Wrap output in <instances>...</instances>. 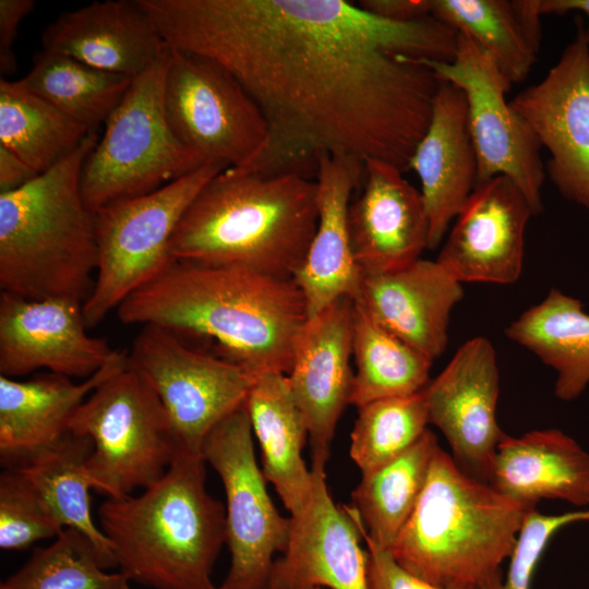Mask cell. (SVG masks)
<instances>
[{"label":"cell","instance_id":"1","mask_svg":"<svg viewBox=\"0 0 589 589\" xmlns=\"http://www.w3.org/2000/svg\"><path fill=\"white\" fill-rule=\"evenodd\" d=\"M164 41L227 69L267 123L247 170L315 179L345 154L409 170L458 33L435 17L399 23L345 0H139Z\"/></svg>","mask_w":589,"mask_h":589},{"label":"cell","instance_id":"2","mask_svg":"<svg viewBox=\"0 0 589 589\" xmlns=\"http://www.w3.org/2000/svg\"><path fill=\"white\" fill-rule=\"evenodd\" d=\"M117 311L124 324L214 339L221 358L253 377L288 374L297 336L308 318L293 279L180 260L132 292Z\"/></svg>","mask_w":589,"mask_h":589},{"label":"cell","instance_id":"3","mask_svg":"<svg viewBox=\"0 0 589 589\" xmlns=\"http://www.w3.org/2000/svg\"><path fill=\"white\" fill-rule=\"evenodd\" d=\"M317 219L315 179L228 167L191 202L173 233L170 253L175 260L293 279Z\"/></svg>","mask_w":589,"mask_h":589},{"label":"cell","instance_id":"4","mask_svg":"<svg viewBox=\"0 0 589 589\" xmlns=\"http://www.w3.org/2000/svg\"><path fill=\"white\" fill-rule=\"evenodd\" d=\"M119 572L152 589H217L212 570L226 543V507L206 489L203 457L177 455L136 496L98 508Z\"/></svg>","mask_w":589,"mask_h":589},{"label":"cell","instance_id":"5","mask_svg":"<svg viewBox=\"0 0 589 589\" xmlns=\"http://www.w3.org/2000/svg\"><path fill=\"white\" fill-rule=\"evenodd\" d=\"M96 131L50 169L0 193V287L26 299H88L98 268L95 213L81 192Z\"/></svg>","mask_w":589,"mask_h":589},{"label":"cell","instance_id":"6","mask_svg":"<svg viewBox=\"0 0 589 589\" xmlns=\"http://www.w3.org/2000/svg\"><path fill=\"white\" fill-rule=\"evenodd\" d=\"M529 508L464 472L438 447L420 497L389 550L414 576L481 589L503 576Z\"/></svg>","mask_w":589,"mask_h":589},{"label":"cell","instance_id":"7","mask_svg":"<svg viewBox=\"0 0 589 589\" xmlns=\"http://www.w3.org/2000/svg\"><path fill=\"white\" fill-rule=\"evenodd\" d=\"M170 57L167 45L147 70L133 77L83 164L81 192L93 213L156 191L206 164L177 139L167 120Z\"/></svg>","mask_w":589,"mask_h":589},{"label":"cell","instance_id":"8","mask_svg":"<svg viewBox=\"0 0 589 589\" xmlns=\"http://www.w3.org/2000/svg\"><path fill=\"white\" fill-rule=\"evenodd\" d=\"M69 431L88 436L93 489L121 498L159 480L178 455L157 394L125 365L98 385L77 408Z\"/></svg>","mask_w":589,"mask_h":589},{"label":"cell","instance_id":"9","mask_svg":"<svg viewBox=\"0 0 589 589\" xmlns=\"http://www.w3.org/2000/svg\"><path fill=\"white\" fill-rule=\"evenodd\" d=\"M225 168L206 163L156 191L95 212L98 268L83 304L87 328L99 324L175 260L170 243L179 221L202 188Z\"/></svg>","mask_w":589,"mask_h":589},{"label":"cell","instance_id":"10","mask_svg":"<svg viewBox=\"0 0 589 589\" xmlns=\"http://www.w3.org/2000/svg\"><path fill=\"white\" fill-rule=\"evenodd\" d=\"M127 365L154 389L178 455L202 457L208 433L247 400L254 377L240 365L189 346L176 332L143 325Z\"/></svg>","mask_w":589,"mask_h":589},{"label":"cell","instance_id":"11","mask_svg":"<svg viewBox=\"0 0 589 589\" xmlns=\"http://www.w3.org/2000/svg\"><path fill=\"white\" fill-rule=\"evenodd\" d=\"M245 402L220 421L202 446L226 494L230 566L217 589H271L275 555L289 543L292 519L275 507L259 468Z\"/></svg>","mask_w":589,"mask_h":589},{"label":"cell","instance_id":"12","mask_svg":"<svg viewBox=\"0 0 589 589\" xmlns=\"http://www.w3.org/2000/svg\"><path fill=\"white\" fill-rule=\"evenodd\" d=\"M165 110L177 139L205 163L243 167L267 141L265 118L245 88L200 55L171 48Z\"/></svg>","mask_w":589,"mask_h":589},{"label":"cell","instance_id":"13","mask_svg":"<svg viewBox=\"0 0 589 589\" xmlns=\"http://www.w3.org/2000/svg\"><path fill=\"white\" fill-rule=\"evenodd\" d=\"M419 61L442 80L457 85L466 96L478 160L477 184L505 176L525 194L534 215H539L545 175L540 155L542 145L529 123L505 99L512 83L493 59L469 36L458 33L453 61Z\"/></svg>","mask_w":589,"mask_h":589},{"label":"cell","instance_id":"14","mask_svg":"<svg viewBox=\"0 0 589 589\" xmlns=\"http://www.w3.org/2000/svg\"><path fill=\"white\" fill-rule=\"evenodd\" d=\"M575 22L558 61L509 103L550 152L546 172L556 189L589 209V46L581 16Z\"/></svg>","mask_w":589,"mask_h":589},{"label":"cell","instance_id":"15","mask_svg":"<svg viewBox=\"0 0 589 589\" xmlns=\"http://www.w3.org/2000/svg\"><path fill=\"white\" fill-rule=\"evenodd\" d=\"M422 393L429 424L446 437L454 461L470 477L489 483L497 446L506 434L496 420L500 373L491 341L467 340Z\"/></svg>","mask_w":589,"mask_h":589},{"label":"cell","instance_id":"16","mask_svg":"<svg viewBox=\"0 0 589 589\" xmlns=\"http://www.w3.org/2000/svg\"><path fill=\"white\" fill-rule=\"evenodd\" d=\"M87 329L81 302L1 291L0 375L15 378L45 369L70 378L91 377L118 350Z\"/></svg>","mask_w":589,"mask_h":589},{"label":"cell","instance_id":"17","mask_svg":"<svg viewBox=\"0 0 589 589\" xmlns=\"http://www.w3.org/2000/svg\"><path fill=\"white\" fill-rule=\"evenodd\" d=\"M534 213L507 177L478 183L436 261L459 283L510 285L521 275L525 232Z\"/></svg>","mask_w":589,"mask_h":589},{"label":"cell","instance_id":"18","mask_svg":"<svg viewBox=\"0 0 589 589\" xmlns=\"http://www.w3.org/2000/svg\"><path fill=\"white\" fill-rule=\"evenodd\" d=\"M325 464L312 461L313 488L303 513L292 518L286 551L274 563L271 589H369L361 518L339 506L326 484Z\"/></svg>","mask_w":589,"mask_h":589},{"label":"cell","instance_id":"19","mask_svg":"<svg viewBox=\"0 0 589 589\" xmlns=\"http://www.w3.org/2000/svg\"><path fill=\"white\" fill-rule=\"evenodd\" d=\"M353 299L345 297L302 325L287 374L309 431L313 461L326 464L339 418L350 396Z\"/></svg>","mask_w":589,"mask_h":589},{"label":"cell","instance_id":"20","mask_svg":"<svg viewBox=\"0 0 589 589\" xmlns=\"http://www.w3.org/2000/svg\"><path fill=\"white\" fill-rule=\"evenodd\" d=\"M348 228L362 277L399 269L429 250L430 225L420 191L383 160L364 161L363 189L349 204Z\"/></svg>","mask_w":589,"mask_h":589},{"label":"cell","instance_id":"21","mask_svg":"<svg viewBox=\"0 0 589 589\" xmlns=\"http://www.w3.org/2000/svg\"><path fill=\"white\" fill-rule=\"evenodd\" d=\"M364 163L345 154L317 159V227L293 280L300 289L308 317L360 292L362 275L357 265L348 228L350 196L363 182Z\"/></svg>","mask_w":589,"mask_h":589},{"label":"cell","instance_id":"22","mask_svg":"<svg viewBox=\"0 0 589 589\" xmlns=\"http://www.w3.org/2000/svg\"><path fill=\"white\" fill-rule=\"evenodd\" d=\"M409 169L420 179L430 225L429 250H434L477 184L478 160L467 99L454 83L441 81L430 123L412 154Z\"/></svg>","mask_w":589,"mask_h":589},{"label":"cell","instance_id":"23","mask_svg":"<svg viewBox=\"0 0 589 589\" xmlns=\"http://www.w3.org/2000/svg\"><path fill=\"white\" fill-rule=\"evenodd\" d=\"M118 351L98 372L81 383L43 373L27 381L0 375V462L4 469L26 466L68 432L77 408L104 381L125 368Z\"/></svg>","mask_w":589,"mask_h":589},{"label":"cell","instance_id":"24","mask_svg":"<svg viewBox=\"0 0 589 589\" xmlns=\"http://www.w3.org/2000/svg\"><path fill=\"white\" fill-rule=\"evenodd\" d=\"M462 297V284L436 260L419 259L363 276L356 299L382 326L434 361L446 349L450 313Z\"/></svg>","mask_w":589,"mask_h":589},{"label":"cell","instance_id":"25","mask_svg":"<svg viewBox=\"0 0 589 589\" xmlns=\"http://www.w3.org/2000/svg\"><path fill=\"white\" fill-rule=\"evenodd\" d=\"M43 49L132 77L164 52V41L139 0L94 1L64 12L43 33Z\"/></svg>","mask_w":589,"mask_h":589},{"label":"cell","instance_id":"26","mask_svg":"<svg viewBox=\"0 0 589 589\" xmlns=\"http://www.w3.org/2000/svg\"><path fill=\"white\" fill-rule=\"evenodd\" d=\"M489 484L529 509L543 498L589 506V453L558 429L505 434Z\"/></svg>","mask_w":589,"mask_h":589},{"label":"cell","instance_id":"27","mask_svg":"<svg viewBox=\"0 0 589 589\" xmlns=\"http://www.w3.org/2000/svg\"><path fill=\"white\" fill-rule=\"evenodd\" d=\"M245 407L260 444L263 474L275 488L290 517L297 518L310 500L313 474L302 458L309 437L308 426L287 374L264 372L256 375Z\"/></svg>","mask_w":589,"mask_h":589},{"label":"cell","instance_id":"28","mask_svg":"<svg viewBox=\"0 0 589 589\" xmlns=\"http://www.w3.org/2000/svg\"><path fill=\"white\" fill-rule=\"evenodd\" d=\"M505 335L555 371L558 399L574 400L589 385V313L579 299L552 288Z\"/></svg>","mask_w":589,"mask_h":589},{"label":"cell","instance_id":"29","mask_svg":"<svg viewBox=\"0 0 589 589\" xmlns=\"http://www.w3.org/2000/svg\"><path fill=\"white\" fill-rule=\"evenodd\" d=\"M352 357L356 372L350 405L409 396L430 382L433 361L376 322L353 299Z\"/></svg>","mask_w":589,"mask_h":589},{"label":"cell","instance_id":"30","mask_svg":"<svg viewBox=\"0 0 589 589\" xmlns=\"http://www.w3.org/2000/svg\"><path fill=\"white\" fill-rule=\"evenodd\" d=\"M93 450L88 436L68 432L57 444L17 468L41 496L63 528L85 534L95 545L105 569L117 567L111 545L91 514L93 483L87 460Z\"/></svg>","mask_w":589,"mask_h":589},{"label":"cell","instance_id":"31","mask_svg":"<svg viewBox=\"0 0 589 589\" xmlns=\"http://www.w3.org/2000/svg\"><path fill=\"white\" fill-rule=\"evenodd\" d=\"M438 447L437 437L428 429L404 454L362 473L351 493L352 506L376 545L386 550L394 545L420 497Z\"/></svg>","mask_w":589,"mask_h":589},{"label":"cell","instance_id":"32","mask_svg":"<svg viewBox=\"0 0 589 589\" xmlns=\"http://www.w3.org/2000/svg\"><path fill=\"white\" fill-rule=\"evenodd\" d=\"M92 132L32 92L0 80V145L38 175L71 154Z\"/></svg>","mask_w":589,"mask_h":589},{"label":"cell","instance_id":"33","mask_svg":"<svg viewBox=\"0 0 589 589\" xmlns=\"http://www.w3.org/2000/svg\"><path fill=\"white\" fill-rule=\"evenodd\" d=\"M21 80L88 131H96L116 109L133 77L43 49L34 56L31 71Z\"/></svg>","mask_w":589,"mask_h":589},{"label":"cell","instance_id":"34","mask_svg":"<svg viewBox=\"0 0 589 589\" xmlns=\"http://www.w3.org/2000/svg\"><path fill=\"white\" fill-rule=\"evenodd\" d=\"M431 15L469 36L513 83L524 81L538 51L529 40L512 1L431 0Z\"/></svg>","mask_w":589,"mask_h":589},{"label":"cell","instance_id":"35","mask_svg":"<svg viewBox=\"0 0 589 589\" xmlns=\"http://www.w3.org/2000/svg\"><path fill=\"white\" fill-rule=\"evenodd\" d=\"M121 572L107 573L92 541L64 528L0 584V589H131Z\"/></svg>","mask_w":589,"mask_h":589},{"label":"cell","instance_id":"36","mask_svg":"<svg viewBox=\"0 0 589 589\" xmlns=\"http://www.w3.org/2000/svg\"><path fill=\"white\" fill-rule=\"evenodd\" d=\"M428 425L422 390L371 401L358 408L350 456L362 473L373 471L408 450Z\"/></svg>","mask_w":589,"mask_h":589},{"label":"cell","instance_id":"37","mask_svg":"<svg viewBox=\"0 0 589 589\" xmlns=\"http://www.w3.org/2000/svg\"><path fill=\"white\" fill-rule=\"evenodd\" d=\"M64 528L41 496L17 469L0 476V548L22 551L43 539L56 538Z\"/></svg>","mask_w":589,"mask_h":589},{"label":"cell","instance_id":"38","mask_svg":"<svg viewBox=\"0 0 589 589\" xmlns=\"http://www.w3.org/2000/svg\"><path fill=\"white\" fill-rule=\"evenodd\" d=\"M555 528L548 515L529 510L524 519L507 574L497 577L481 589H531L534 569Z\"/></svg>","mask_w":589,"mask_h":589},{"label":"cell","instance_id":"39","mask_svg":"<svg viewBox=\"0 0 589 589\" xmlns=\"http://www.w3.org/2000/svg\"><path fill=\"white\" fill-rule=\"evenodd\" d=\"M361 534L366 544L369 589H464L436 586L409 573L396 562L389 550L376 545L366 537L362 520Z\"/></svg>","mask_w":589,"mask_h":589},{"label":"cell","instance_id":"40","mask_svg":"<svg viewBox=\"0 0 589 589\" xmlns=\"http://www.w3.org/2000/svg\"><path fill=\"white\" fill-rule=\"evenodd\" d=\"M33 0H0V72L8 75L16 70L12 50L20 23L34 9Z\"/></svg>","mask_w":589,"mask_h":589},{"label":"cell","instance_id":"41","mask_svg":"<svg viewBox=\"0 0 589 589\" xmlns=\"http://www.w3.org/2000/svg\"><path fill=\"white\" fill-rule=\"evenodd\" d=\"M357 4L373 15L399 23L431 16V0H360Z\"/></svg>","mask_w":589,"mask_h":589},{"label":"cell","instance_id":"42","mask_svg":"<svg viewBox=\"0 0 589 589\" xmlns=\"http://www.w3.org/2000/svg\"><path fill=\"white\" fill-rule=\"evenodd\" d=\"M37 176L27 164L0 145V193L15 190Z\"/></svg>","mask_w":589,"mask_h":589},{"label":"cell","instance_id":"43","mask_svg":"<svg viewBox=\"0 0 589 589\" xmlns=\"http://www.w3.org/2000/svg\"><path fill=\"white\" fill-rule=\"evenodd\" d=\"M514 10L534 49L538 51L541 41L540 14L536 0H514Z\"/></svg>","mask_w":589,"mask_h":589},{"label":"cell","instance_id":"44","mask_svg":"<svg viewBox=\"0 0 589 589\" xmlns=\"http://www.w3.org/2000/svg\"><path fill=\"white\" fill-rule=\"evenodd\" d=\"M536 7L540 15H561L570 11L585 13L588 21V25L585 27V35L589 46V0H536Z\"/></svg>","mask_w":589,"mask_h":589},{"label":"cell","instance_id":"45","mask_svg":"<svg viewBox=\"0 0 589 589\" xmlns=\"http://www.w3.org/2000/svg\"><path fill=\"white\" fill-rule=\"evenodd\" d=\"M311 589H323V588H321V587H314V588H311Z\"/></svg>","mask_w":589,"mask_h":589}]
</instances>
